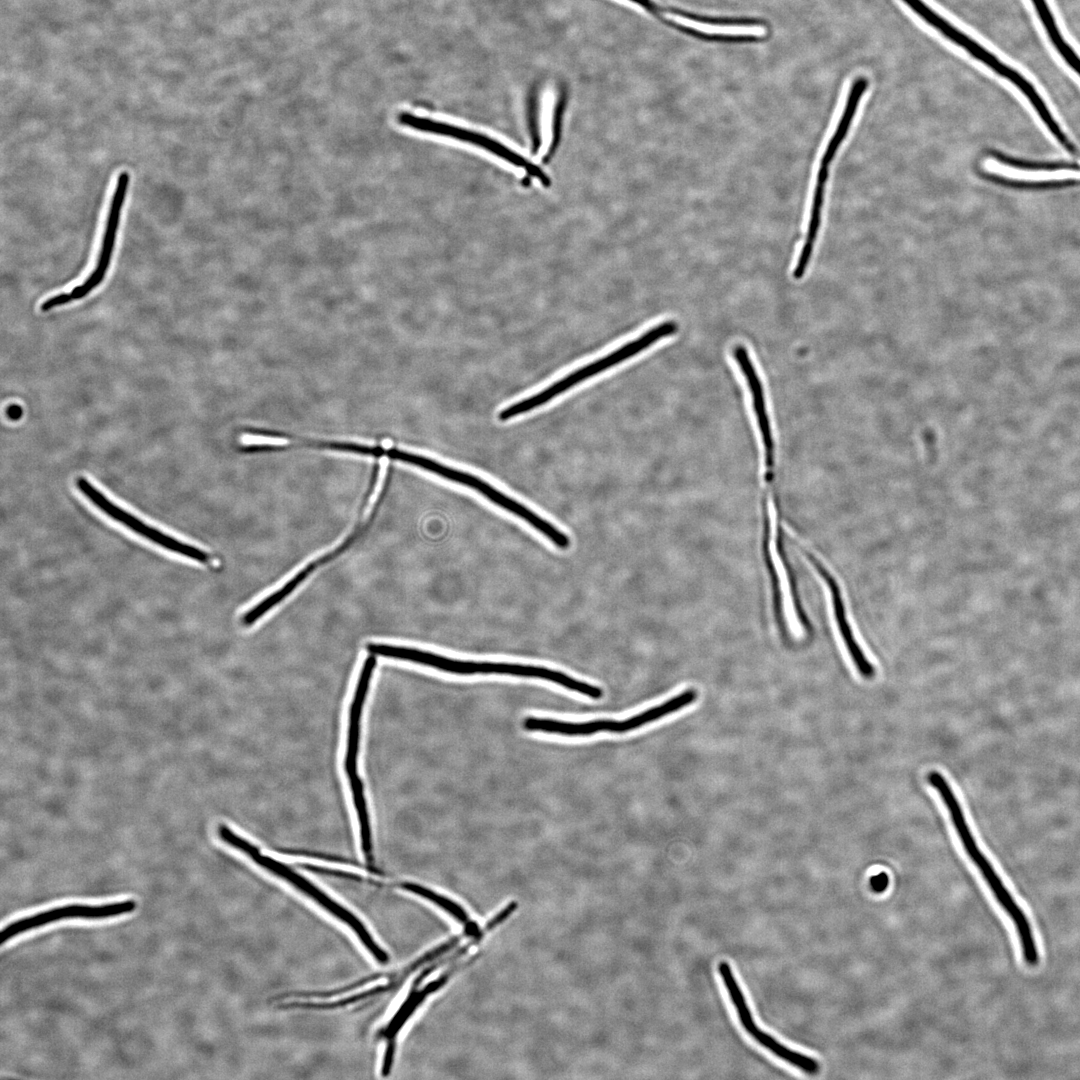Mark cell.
Returning <instances> with one entry per match:
<instances>
[{"label":"cell","mask_w":1080,"mask_h":1080,"mask_svg":"<svg viewBox=\"0 0 1080 1080\" xmlns=\"http://www.w3.org/2000/svg\"><path fill=\"white\" fill-rule=\"evenodd\" d=\"M927 779L945 804L965 852L979 870L998 904L1009 916L1018 937L1023 961L1028 966H1036L1039 962V951L1027 915L1007 889L989 860L979 849L966 823L961 805L948 781L941 773L936 771L930 772Z\"/></svg>","instance_id":"6da1fadb"},{"label":"cell","mask_w":1080,"mask_h":1080,"mask_svg":"<svg viewBox=\"0 0 1080 1080\" xmlns=\"http://www.w3.org/2000/svg\"><path fill=\"white\" fill-rule=\"evenodd\" d=\"M367 649L373 655L410 661L452 674H498L539 678L551 681L592 699H600L603 696L602 689L597 686L579 681L562 672L541 666L505 662L457 660L428 651L388 644L372 643L367 646Z\"/></svg>","instance_id":"7a4b0ae2"},{"label":"cell","mask_w":1080,"mask_h":1080,"mask_svg":"<svg viewBox=\"0 0 1080 1080\" xmlns=\"http://www.w3.org/2000/svg\"><path fill=\"white\" fill-rule=\"evenodd\" d=\"M217 834L224 843L245 854L258 866L283 879L332 917L345 924L353 931L364 948L378 963L386 964L388 962L389 956L386 951L373 938L361 919L347 907L291 867L262 854L256 846L234 833L228 826L220 824L217 828Z\"/></svg>","instance_id":"3957f363"},{"label":"cell","mask_w":1080,"mask_h":1080,"mask_svg":"<svg viewBox=\"0 0 1080 1080\" xmlns=\"http://www.w3.org/2000/svg\"><path fill=\"white\" fill-rule=\"evenodd\" d=\"M677 330L678 324L675 321L661 322L611 353L571 372L537 394L506 407L500 411L499 419L506 421L538 408L579 383L638 355L663 338L675 334Z\"/></svg>","instance_id":"277c9868"},{"label":"cell","mask_w":1080,"mask_h":1080,"mask_svg":"<svg viewBox=\"0 0 1080 1080\" xmlns=\"http://www.w3.org/2000/svg\"><path fill=\"white\" fill-rule=\"evenodd\" d=\"M386 456L392 460L416 466L449 481L467 486L483 495L493 504L527 522L548 538L556 547L567 549L570 545L569 537L553 524L473 474L444 465L426 456L397 448L387 449Z\"/></svg>","instance_id":"5b68a950"},{"label":"cell","mask_w":1080,"mask_h":1080,"mask_svg":"<svg viewBox=\"0 0 1080 1080\" xmlns=\"http://www.w3.org/2000/svg\"><path fill=\"white\" fill-rule=\"evenodd\" d=\"M696 698L697 692L694 689H688L658 706L621 721L601 719L583 723H571L548 718L527 717L523 722V727L528 731L565 736H588L598 732L626 733L674 713L690 705Z\"/></svg>","instance_id":"8992f818"},{"label":"cell","mask_w":1080,"mask_h":1080,"mask_svg":"<svg viewBox=\"0 0 1080 1080\" xmlns=\"http://www.w3.org/2000/svg\"><path fill=\"white\" fill-rule=\"evenodd\" d=\"M646 11L692 36L706 40L757 41L767 36V26L759 19L697 15L675 8H662L652 0Z\"/></svg>","instance_id":"52a82bcc"},{"label":"cell","mask_w":1080,"mask_h":1080,"mask_svg":"<svg viewBox=\"0 0 1080 1080\" xmlns=\"http://www.w3.org/2000/svg\"><path fill=\"white\" fill-rule=\"evenodd\" d=\"M798 545L822 582L836 639L848 654L858 673L866 679L873 678L875 667L867 658L860 644L861 639L852 622L842 586L825 563L820 561L810 550L800 546V544Z\"/></svg>","instance_id":"ba28073f"},{"label":"cell","mask_w":1080,"mask_h":1080,"mask_svg":"<svg viewBox=\"0 0 1080 1080\" xmlns=\"http://www.w3.org/2000/svg\"><path fill=\"white\" fill-rule=\"evenodd\" d=\"M400 125L421 133L448 137L460 142L468 143L502 159L518 169H522L532 177L546 180L545 174L533 163L529 162L518 151L508 146L497 138L481 131L460 126L444 120L434 119L411 112H401L397 115Z\"/></svg>","instance_id":"9c48e42d"},{"label":"cell","mask_w":1080,"mask_h":1080,"mask_svg":"<svg viewBox=\"0 0 1080 1080\" xmlns=\"http://www.w3.org/2000/svg\"><path fill=\"white\" fill-rule=\"evenodd\" d=\"M75 484L82 495L101 513L147 541L154 543L167 551L199 563L206 564L210 561V556L205 551L179 539L173 538L163 531L143 522L138 517L108 499L86 478L77 477Z\"/></svg>","instance_id":"30bf717a"},{"label":"cell","mask_w":1080,"mask_h":1080,"mask_svg":"<svg viewBox=\"0 0 1080 1080\" xmlns=\"http://www.w3.org/2000/svg\"><path fill=\"white\" fill-rule=\"evenodd\" d=\"M129 182L130 176L128 172L122 171L119 173L111 198L105 231L95 268L82 284L77 285L70 292L60 293L45 300L40 307L43 312L84 298L104 280L114 251L122 207L124 205Z\"/></svg>","instance_id":"8fae6325"},{"label":"cell","mask_w":1080,"mask_h":1080,"mask_svg":"<svg viewBox=\"0 0 1080 1080\" xmlns=\"http://www.w3.org/2000/svg\"><path fill=\"white\" fill-rule=\"evenodd\" d=\"M136 902L134 900H124L114 903H108L103 905H82L71 904L66 906L55 907L49 910H45L34 915H30L24 918H20L9 925H7L0 934V942L4 944L8 940L23 932L50 924L61 919L67 918H83V919H105L116 917L133 912L136 909Z\"/></svg>","instance_id":"7c38bea8"},{"label":"cell","mask_w":1080,"mask_h":1080,"mask_svg":"<svg viewBox=\"0 0 1080 1080\" xmlns=\"http://www.w3.org/2000/svg\"><path fill=\"white\" fill-rule=\"evenodd\" d=\"M375 665V655L371 654L363 663L354 698L350 706L345 756V771L349 783L360 779L357 771V757L360 741L361 716Z\"/></svg>","instance_id":"4fadbf2b"},{"label":"cell","mask_w":1080,"mask_h":1080,"mask_svg":"<svg viewBox=\"0 0 1080 1080\" xmlns=\"http://www.w3.org/2000/svg\"><path fill=\"white\" fill-rule=\"evenodd\" d=\"M742 1026L758 1043L782 1060L808 1074H816L819 1071V1063L816 1060L782 1045L771 1035L759 1029L754 1019L744 1023Z\"/></svg>","instance_id":"5bb4252c"},{"label":"cell","mask_w":1080,"mask_h":1080,"mask_svg":"<svg viewBox=\"0 0 1080 1080\" xmlns=\"http://www.w3.org/2000/svg\"><path fill=\"white\" fill-rule=\"evenodd\" d=\"M1052 45L1066 64L1080 77V56L1062 37L1046 0H1030Z\"/></svg>","instance_id":"9a60e30c"},{"label":"cell","mask_w":1080,"mask_h":1080,"mask_svg":"<svg viewBox=\"0 0 1080 1080\" xmlns=\"http://www.w3.org/2000/svg\"><path fill=\"white\" fill-rule=\"evenodd\" d=\"M400 889L415 894L429 902L434 903L445 912L449 913L456 919L461 925H463L465 932L469 936H481L484 932L480 930L475 922L471 920L466 911L457 903L449 898H446L427 887L413 883V882H401L397 885Z\"/></svg>","instance_id":"2e32d148"},{"label":"cell","mask_w":1080,"mask_h":1080,"mask_svg":"<svg viewBox=\"0 0 1080 1080\" xmlns=\"http://www.w3.org/2000/svg\"><path fill=\"white\" fill-rule=\"evenodd\" d=\"M314 565H309L299 573H297L290 581H288L282 588L266 597L256 606H254L249 612L244 615L243 623L252 624L269 611L276 604L281 602L287 597L313 570Z\"/></svg>","instance_id":"e0dca14e"},{"label":"cell","mask_w":1080,"mask_h":1080,"mask_svg":"<svg viewBox=\"0 0 1080 1080\" xmlns=\"http://www.w3.org/2000/svg\"><path fill=\"white\" fill-rule=\"evenodd\" d=\"M869 883H870V887H871V889L873 891H875L877 893L882 892V891H884L886 889V887H887V885L889 883L888 876L884 872L879 873L877 875L872 876L870 878Z\"/></svg>","instance_id":"ac0fdd59"},{"label":"cell","mask_w":1080,"mask_h":1080,"mask_svg":"<svg viewBox=\"0 0 1080 1080\" xmlns=\"http://www.w3.org/2000/svg\"><path fill=\"white\" fill-rule=\"evenodd\" d=\"M23 410L20 405L11 404L6 409V415L10 420L16 421L21 418Z\"/></svg>","instance_id":"d6986e66"}]
</instances>
